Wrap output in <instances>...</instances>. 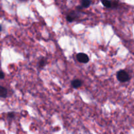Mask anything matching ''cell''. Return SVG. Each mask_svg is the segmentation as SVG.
Masks as SVG:
<instances>
[{
	"label": "cell",
	"mask_w": 134,
	"mask_h": 134,
	"mask_svg": "<svg viewBox=\"0 0 134 134\" xmlns=\"http://www.w3.org/2000/svg\"><path fill=\"white\" fill-rule=\"evenodd\" d=\"M19 1H27V0H19Z\"/></svg>",
	"instance_id": "cell-12"
},
{
	"label": "cell",
	"mask_w": 134,
	"mask_h": 134,
	"mask_svg": "<svg viewBox=\"0 0 134 134\" xmlns=\"http://www.w3.org/2000/svg\"><path fill=\"white\" fill-rule=\"evenodd\" d=\"M117 79L120 82H127L130 80V76H129L128 73L124 70H120L117 73L116 75Z\"/></svg>",
	"instance_id": "cell-1"
},
{
	"label": "cell",
	"mask_w": 134,
	"mask_h": 134,
	"mask_svg": "<svg viewBox=\"0 0 134 134\" xmlns=\"http://www.w3.org/2000/svg\"><path fill=\"white\" fill-rule=\"evenodd\" d=\"M91 1L90 0H81V7L80 8H87L90 6Z\"/></svg>",
	"instance_id": "cell-5"
},
{
	"label": "cell",
	"mask_w": 134,
	"mask_h": 134,
	"mask_svg": "<svg viewBox=\"0 0 134 134\" xmlns=\"http://www.w3.org/2000/svg\"><path fill=\"white\" fill-rule=\"evenodd\" d=\"M81 85H82V82L79 79L74 80L73 81H72V86L74 88H78L80 87L81 86Z\"/></svg>",
	"instance_id": "cell-4"
},
{
	"label": "cell",
	"mask_w": 134,
	"mask_h": 134,
	"mask_svg": "<svg viewBox=\"0 0 134 134\" xmlns=\"http://www.w3.org/2000/svg\"><path fill=\"white\" fill-rule=\"evenodd\" d=\"M1 30H2V27H1V26L0 25V31H1Z\"/></svg>",
	"instance_id": "cell-11"
},
{
	"label": "cell",
	"mask_w": 134,
	"mask_h": 134,
	"mask_svg": "<svg viewBox=\"0 0 134 134\" xmlns=\"http://www.w3.org/2000/svg\"><path fill=\"white\" fill-rule=\"evenodd\" d=\"M76 58L80 62L86 64L89 61V57L87 54L84 53H79L76 55Z\"/></svg>",
	"instance_id": "cell-2"
},
{
	"label": "cell",
	"mask_w": 134,
	"mask_h": 134,
	"mask_svg": "<svg viewBox=\"0 0 134 134\" xmlns=\"http://www.w3.org/2000/svg\"><path fill=\"white\" fill-rule=\"evenodd\" d=\"M8 116H9V118H13L14 116V113H9L8 114Z\"/></svg>",
	"instance_id": "cell-10"
},
{
	"label": "cell",
	"mask_w": 134,
	"mask_h": 134,
	"mask_svg": "<svg viewBox=\"0 0 134 134\" xmlns=\"http://www.w3.org/2000/svg\"><path fill=\"white\" fill-rule=\"evenodd\" d=\"M4 77H5V75L1 71H0V79H4Z\"/></svg>",
	"instance_id": "cell-9"
},
{
	"label": "cell",
	"mask_w": 134,
	"mask_h": 134,
	"mask_svg": "<svg viewBox=\"0 0 134 134\" xmlns=\"http://www.w3.org/2000/svg\"><path fill=\"white\" fill-rule=\"evenodd\" d=\"M45 65V60L44 59H42V60H41L39 62V68H43Z\"/></svg>",
	"instance_id": "cell-8"
},
{
	"label": "cell",
	"mask_w": 134,
	"mask_h": 134,
	"mask_svg": "<svg viewBox=\"0 0 134 134\" xmlns=\"http://www.w3.org/2000/svg\"><path fill=\"white\" fill-rule=\"evenodd\" d=\"M102 5L106 8H112V1L109 0H101Z\"/></svg>",
	"instance_id": "cell-7"
},
{
	"label": "cell",
	"mask_w": 134,
	"mask_h": 134,
	"mask_svg": "<svg viewBox=\"0 0 134 134\" xmlns=\"http://www.w3.org/2000/svg\"><path fill=\"white\" fill-rule=\"evenodd\" d=\"M7 96V90L5 87L0 86V98H6Z\"/></svg>",
	"instance_id": "cell-6"
},
{
	"label": "cell",
	"mask_w": 134,
	"mask_h": 134,
	"mask_svg": "<svg viewBox=\"0 0 134 134\" xmlns=\"http://www.w3.org/2000/svg\"><path fill=\"white\" fill-rule=\"evenodd\" d=\"M77 18V14L74 13V12H72V13H70L68 16H66V20L68 22H71L74 21Z\"/></svg>",
	"instance_id": "cell-3"
}]
</instances>
